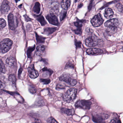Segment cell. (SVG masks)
I'll return each mask as SVG.
<instances>
[{
  "label": "cell",
  "mask_w": 123,
  "mask_h": 123,
  "mask_svg": "<svg viewBox=\"0 0 123 123\" xmlns=\"http://www.w3.org/2000/svg\"><path fill=\"white\" fill-rule=\"evenodd\" d=\"M46 19L51 24L54 25H58L59 24L57 17L55 14L50 13L47 15Z\"/></svg>",
  "instance_id": "obj_7"
},
{
  "label": "cell",
  "mask_w": 123,
  "mask_h": 123,
  "mask_svg": "<svg viewBox=\"0 0 123 123\" xmlns=\"http://www.w3.org/2000/svg\"><path fill=\"white\" fill-rule=\"evenodd\" d=\"M26 19H26V21H31V19H30V18H29V17H28V16H26Z\"/></svg>",
  "instance_id": "obj_39"
},
{
  "label": "cell",
  "mask_w": 123,
  "mask_h": 123,
  "mask_svg": "<svg viewBox=\"0 0 123 123\" xmlns=\"http://www.w3.org/2000/svg\"><path fill=\"white\" fill-rule=\"evenodd\" d=\"M35 49V46L34 47H30L28 48V51H27V55H28V57L30 58L31 57V53Z\"/></svg>",
  "instance_id": "obj_28"
},
{
  "label": "cell",
  "mask_w": 123,
  "mask_h": 123,
  "mask_svg": "<svg viewBox=\"0 0 123 123\" xmlns=\"http://www.w3.org/2000/svg\"><path fill=\"white\" fill-rule=\"evenodd\" d=\"M82 6V4L81 3L79 5V8H80V7H81Z\"/></svg>",
  "instance_id": "obj_40"
},
{
  "label": "cell",
  "mask_w": 123,
  "mask_h": 123,
  "mask_svg": "<svg viewBox=\"0 0 123 123\" xmlns=\"http://www.w3.org/2000/svg\"><path fill=\"white\" fill-rule=\"evenodd\" d=\"M117 27H107V32L109 34H112L115 32L117 30Z\"/></svg>",
  "instance_id": "obj_25"
},
{
  "label": "cell",
  "mask_w": 123,
  "mask_h": 123,
  "mask_svg": "<svg viewBox=\"0 0 123 123\" xmlns=\"http://www.w3.org/2000/svg\"><path fill=\"white\" fill-rule=\"evenodd\" d=\"M8 79L10 81L12 82V84H15L16 83V78L14 74H10L9 76Z\"/></svg>",
  "instance_id": "obj_26"
},
{
  "label": "cell",
  "mask_w": 123,
  "mask_h": 123,
  "mask_svg": "<svg viewBox=\"0 0 123 123\" xmlns=\"http://www.w3.org/2000/svg\"><path fill=\"white\" fill-rule=\"evenodd\" d=\"M35 18H36L38 21L39 22L42 26H44L47 24V22L43 16L42 15H35Z\"/></svg>",
  "instance_id": "obj_19"
},
{
  "label": "cell",
  "mask_w": 123,
  "mask_h": 123,
  "mask_svg": "<svg viewBox=\"0 0 123 123\" xmlns=\"http://www.w3.org/2000/svg\"><path fill=\"white\" fill-rule=\"evenodd\" d=\"M6 63L7 65L9 67H13L16 65V60L14 57L11 56L7 58L6 61Z\"/></svg>",
  "instance_id": "obj_15"
},
{
  "label": "cell",
  "mask_w": 123,
  "mask_h": 123,
  "mask_svg": "<svg viewBox=\"0 0 123 123\" xmlns=\"http://www.w3.org/2000/svg\"><path fill=\"white\" fill-rule=\"evenodd\" d=\"M75 43L77 48H80L81 47V42H80V41H77L76 40L75 41Z\"/></svg>",
  "instance_id": "obj_33"
},
{
  "label": "cell",
  "mask_w": 123,
  "mask_h": 123,
  "mask_svg": "<svg viewBox=\"0 0 123 123\" xmlns=\"http://www.w3.org/2000/svg\"><path fill=\"white\" fill-rule=\"evenodd\" d=\"M29 74L30 77L32 79L36 78L39 75L38 71L35 69L33 64L31 65L29 68Z\"/></svg>",
  "instance_id": "obj_10"
},
{
  "label": "cell",
  "mask_w": 123,
  "mask_h": 123,
  "mask_svg": "<svg viewBox=\"0 0 123 123\" xmlns=\"http://www.w3.org/2000/svg\"><path fill=\"white\" fill-rule=\"evenodd\" d=\"M8 21L9 28L11 30H14L15 29V24L13 14L10 13L8 16Z\"/></svg>",
  "instance_id": "obj_14"
},
{
  "label": "cell",
  "mask_w": 123,
  "mask_h": 123,
  "mask_svg": "<svg viewBox=\"0 0 123 123\" xmlns=\"http://www.w3.org/2000/svg\"><path fill=\"white\" fill-rule=\"evenodd\" d=\"M67 12L66 11H63L61 12L60 14V19L61 21H62L64 19L66 16Z\"/></svg>",
  "instance_id": "obj_27"
},
{
  "label": "cell",
  "mask_w": 123,
  "mask_h": 123,
  "mask_svg": "<svg viewBox=\"0 0 123 123\" xmlns=\"http://www.w3.org/2000/svg\"></svg>",
  "instance_id": "obj_42"
},
{
  "label": "cell",
  "mask_w": 123,
  "mask_h": 123,
  "mask_svg": "<svg viewBox=\"0 0 123 123\" xmlns=\"http://www.w3.org/2000/svg\"><path fill=\"white\" fill-rule=\"evenodd\" d=\"M106 116H103L100 115H96L92 117L93 122L97 123H105Z\"/></svg>",
  "instance_id": "obj_13"
},
{
  "label": "cell",
  "mask_w": 123,
  "mask_h": 123,
  "mask_svg": "<svg viewBox=\"0 0 123 123\" xmlns=\"http://www.w3.org/2000/svg\"><path fill=\"white\" fill-rule=\"evenodd\" d=\"M85 43L87 46L92 47L97 45L98 44V40L95 37L91 36L86 39Z\"/></svg>",
  "instance_id": "obj_6"
},
{
  "label": "cell",
  "mask_w": 123,
  "mask_h": 123,
  "mask_svg": "<svg viewBox=\"0 0 123 123\" xmlns=\"http://www.w3.org/2000/svg\"><path fill=\"white\" fill-rule=\"evenodd\" d=\"M9 6L7 1H4L0 7V11L3 14H6L9 11Z\"/></svg>",
  "instance_id": "obj_11"
},
{
  "label": "cell",
  "mask_w": 123,
  "mask_h": 123,
  "mask_svg": "<svg viewBox=\"0 0 123 123\" xmlns=\"http://www.w3.org/2000/svg\"><path fill=\"white\" fill-rule=\"evenodd\" d=\"M45 49L46 47L44 45H39L37 48V54L38 55H41L45 51Z\"/></svg>",
  "instance_id": "obj_18"
},
{
  "label": "cell",
  "mask_w": 123,
  "mask_h": 123,
  "mask_svg": "<svg viewBox=\"0 0 123 123\" xmlns=\"http://www.w3.org/2000/svg\"><path fill=\"white\" fill-rule=\"evenodd\" d=\"M74 32L77 34H81L82 32V29H77L75 30H74Z\"/></svg>",
  "instance_id": "obj_35"
},
{
  "label": "cell",
  "mask_w": 123,
  "mask_h": 123,
  "mask_svg": "<svg viewBox=\"0 0 123 123\" xmlns=\"http://www.w3.org/2000/svg\"><path fill=\"white\" fill-rule=\"evenodd\" d=\"M6 25V21L3 19H0V27L3 28Z\"/></svg>",
  "instance_id": "obj_29"
},
{
  "label": "cell",
  "mask_w": 123,
  "mask_h": 123,
  "mask_svg": "<svg viewBox=\"0 0 123 123\" xmlns=\"http://www.w3.org/2000/svg\"><path fill=\"white\" fill-rule=\"evenodd\" d=\"M64 89H65L64 87L62 86V85H60V84H58V85H57V87H56V89L57 90Z\"/></svg>",
  "instance_id": "obj_37"
},
{
  "label": "cell",
  "mask_w": 123,
  "mask_h": 123,
  "mask_svg": "<svg viewBox=\"0 0 123 123\" xmlns=\"http://www.w3.org/2000/svg\"><path fill=\"white\" fill-rule=\"evenodd\" d=\"M48 123H58V122L52 117L49 118L47 120Z\"/></svg>",
  "instance_id": "obj_30"
},
{
  "label": "cell",
  "mask_w": 123,
  "mask_h": 123,
  "mask_svg": "<svg viewBox=\"0 0 123 123\" xmlns=\"http://www.w3.org/2000/svg\"><path fill=\"white\" fill-rule=\"evenodd\" d=\"M35 123H41L40 121L38 119L35 120Z\"/></svg>",
  "instance_id": "obj_38"
},
{
  "label": "cell",
  "mask_w": 123,
  "mask_h": 123,
  "mask_svg": "<svg viewBox=\"0 0 123 123\" xmlns=\"http://www.w3.org/2000/svg\"><path fill=\"white\" fill-rule=\"evenodd\" d=\"M119 25V22L117 19H110L105 23V26L107 27H117Z\"/></svg>",
  "instance_id": "obj_9"
},
{
  "label": "cell",
  "mask_w": 123,
  "mask_h": 123,
  "mask_svg": "<svg viewBox=\"0 0 123 123\" xmlns=\"http://www.w3.org/2000/svg\"><path fill=\"white\" fill-rule=\"evenodd\" d=\"M29 90L32 94H35L37 91L36 88L33 86H31L29 88Z\"/></svg>",
  "instance_id": "obj_32"
},
{
  "label": "cell",
  "mask_w": 123,
  "mask_h": 123,
  "mask_svg": "<svg viewBox=\"0 0 123 123\" xmlns=\"http://www.w3.org/2000/svg\"><path fill=\"white\" fill-rule=\"evenodd\" d=\"M5 84L0 81V90H2L5 87Z\"/></svg>",
  "instance_id": "obj_36"
},
{
  "label": "cell",
  "mask_w": 123,
  "mask_h": 123,
  "mask_svg": "<svg viewBox=\"0 0 123 123\" xmlns=\"http://www.w3.org/2000/svg\"><path fill=\"white\" fill-rule=\"evenodd\" d=\"M34 12L39 14L41 11V6L39 2H37L35 3L33 8Z\"/></svg>",
  "instance_id": "obj_21"
},
{
  "label": "cell",
  "mask_w": 123,
  "mask_h": 123,
  "mask_svg": "<svg viewBox=\"0 0 123 123\" xmlns=\"http://www.w3.org/2000/svg\"><path fill=\"white\" fill-rule=\"evenodd\" d=\"M113 11L111 8H107L105 12V16L107 19H110L112 17L113 15Z\"/></svg>",
  "instance_id": "obj_16"
},
{
  "label": "cell",
  "mask_w": 123,
  "mask_h": 123,
  "mask_svg": "<svg viewBox=\"0 0 123 123\" xmlns=\"http://www.w3.org/2000/svg\"><path fill=\"white\" fill-rule=\"evenodd\" d=\"M49 7L50 9L51 13L54 14L56 13L59 11V4L57 1H52L50 3Z\"/></svg>",
  "instance_id": "obj_8"
},
{
  "label": "cell",
  "mask_w": 123,
  "mask_h": 123,
  "mask_svg": "<svg viewBox=\"0 0 123 123\" xmlns=\"http://www.w3.org/2000/svg\"><path fill=\"white\" fill-rule=\"evenodd\" d=\"M59 79L62 81L64 82L71 86H74L77 83L76 80L72 78L68 74H64L59 78Z\"/></svg>",
  "instance_id": "obj_3"
},
{
  "label": "cell",
  "mask_w": 123,
  "mask_h": 123,
  "mask_svg": "<svg viewBox=\"0 0 123 123\" xmlns=\"http://www.w3.org/2000/svg\"><path fill=\"white\" fill-rule=\"evenodd\" d=\"M87 53L90 55H98L102 54L103 51L101 49L99 48H89L86 51Z\"/></svg>",
  "instance_id": "obj_12"
},
{
  "label": "cell",
  "mask_w": 123,
  "mask_h": 123,
  "mask_svg": "<svg viewBox=\"0 0 123 123\" xmlns=\"http://www.w3.org/2000/svg\"><path fill=\"white\" fill-rule=\"evenodd\" d=\"M57 28L55 27H47L44 29L43 33L45 34L49 35L55 32L57 30Z\"/></svg>",
  "instance_id": "obj_17"
},
{
  "label": "cell",
  "mask_w": 123,
  "mask_h": 123,
  "mask_svg": "<svg viewBox=\"0 0 123 123\" xmlns=\"http://www.w3.org/2000/svg\"><path fill=\"white\" fill-rule=\"evenodd\" d=\"M13 44L12 40L9 39H4L0 42V52H7L11 48Z\"/></svg>",
  "instance_id": "obj_2"
},
{
  "label": "cell",
  "mask_w": 123,
  "mask_h": 123,
  "mask_svg": "<svg viewBox=\"0 0 123 123\" xmlns=\"http://www.w3.org/2000/svg\"><path fill=\"white\" fill-rule=\"evenodd\" d=\"M92 103L89 100H80L77 101L75 104V107L85 110H89L91 108Z\"/></svg>",
  "instance_id": "obj_4"
},
{
  "label": "cell",
  "mask_w": 123,
  "mask_h": 123,
  "mask_svg": "<svg viewBox=\"0 0 123 123\" xmlns=\"http://www.w3.org/2000/svg\"><path fill=\"white\" fill-rule=\"evenodd\" d=\"M36 34V39H37V42L38 44L44 43L45 42V38L42 36L39 35L38 34L35 32Z\"/></svg>",
  "instance_id": "obj_23"
},
{
  "label": "cell",
  "mask_w": 123,
  "mask_h": 123,
  "mask_svg": "<svg viewBox=\"0 0 123 123\" xmlns=\"http://www.w3.org/2000/svg\"><path fill=\"white\" fill-rule=\"evenodd\" d=\"M6 71V67L2 60L0 58V73H5Z\"/></svg>",
  "instance_id": "obj_24"
},
{
  "label": "cell",
  "mask_w": 123,
  "mask_h": 123,
  "mask_svg": "<svg viewBox=\"0 0 123 123\" xmlns=\"http://www.w3.org/2000/svg\"><path fill=\"white\" fill-rule=\"evenodd\" d=\"M117 123H121V121L120 120H118V121H117Z\"/></svg>",
  "instance_id": "obj_41"
},
{
  "label": "cell",
  "mask_w": 123,
  "mask_h": 123,
  "mask_svg": "<svg viewBox=\"0 0 123 123\" xmlns=\"http://www.w3.org/2000/svg\"><path fill=\"white\" fill-rule=\"evenodd\" d=\"M40 81L44 84H48L50 82V79H41Z\"/></svg>",
  "instance_id": "obj_31"
},
{
  "label": "cell",
  "mask_w": 123,
  "mask_h": 123,
  "mask_svg": "<svg viewBox=\"0 0 123 123\" xmlns=\"http://www.w3.org/2000/svg\"><path fill=\"white\" fill-rule=\"evenodd\" d=\"M71 1L69 0H63L61 2L62 7L64 10L68 9L70 6Z\"/></svg>",
  "instance_id": "obj_20"
},
{
  "label": "cell",
  "mask_w": 123,
  "mask_h": 123,
  "mask_svg": "<svg viewBox=\"0 0 123 123\" xmlns=\"http://www.w3.org/2000/svg\"><path fill=\"white\" fill-rule=\"evenodd\" d=\"M74 67V65L71 62H69L67 63L66 66V68H73Z\"/></svg>",
  "instance_id": "obj_34"
},
{
  "label": "cell",
  "mask_w": 123,
  "mask_h": 123,
  "mask_svg": "<svg viewBox=\"0 0 123 123\" xmlns=\"http://www.w3.org/2000/svg\"><path fill=\"white\" fill-rule=\"evenodd\" d=\"M61 111L62 113L67 115L68 116L71 115H74V110L73 109H67L66 108H62L61 109Z\"/></svg>",
  "instance_id": "obj_22"
},
{
  "label": "cell",
  "mask_w": 123,
  "mask_h": 123,
  "mask_svg": "<svg viewBox=\"0 0 123 123\" xmlns=\"http://www.w3.org/2000/svg\"><path fill=\"white\" fill-rule=\"evenodd\" d=\"M104 20L100 14L95 15L91 20L92 25L94 27H98L102 25Z\"/></svg>",
  "instance_id": "obj_5"
},
{
  "label": "cell",
  "mask_w": 123,
  "mask_h": 123,
  "mask_svg": "<svg viewBox=\"0 0 123 123\" xmlns=\"http://www.w3.org/2000/svg\"><path fill=\"white\" fill-rule=\"evenodd\" d=\"M77 92V90L75 88H71L68 90L63 95V100L68 103L73 102L76 97Z\"/></svg>",
  "instance_id": "obj_1"
}]
</instances>
